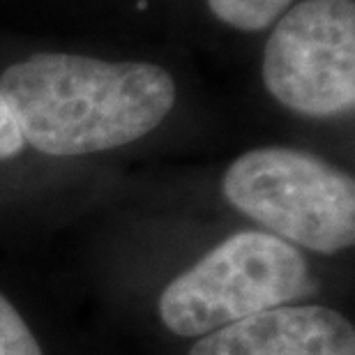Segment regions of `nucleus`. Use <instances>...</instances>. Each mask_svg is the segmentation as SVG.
Instances as JSON below:
<instances>
[{
	"mask_svg": "<svg viewBox=\"0 0 355 355\" xmlns=\"http://www.w3.org/2000/svg\"><path fill=\"white\" fill-rule=\"evenodd\" d=\"M224 196L284 243L339 254L355 240V182L349 173L295 148H257L233 162Z\"/></svg>",
	"mask_w": 355,
	"mask_h": 355,
	"instance_id": "f03ea898",
	"label": "nucleus"
},
{
	"mask_svg": "<svg viewBox=\"0 0 355 355\" xmlns=\"http://www.w3.org/2000/svg\"><path fill=\"white\" fill-rule=\"evenodd\" d=\"M0 92L26 144L53 157L132 144L175 104V81L166 69L76 53H35L7 67Z\"/></svg>",
	"mask_w": 355,
	"mask_h": 355,
	"instance_id": "f257e3e1",
	"label": "nucleus"
},
{
	"mask_svg": "<svg viewBox=\"0 0 355 355\" xmlns=\"http://www.w3.org/2000/svg\"><path fill=\"white\" fill-rule=\"evenodd\" d=\"M222 24L245 33L263 31L288 10L291 0H208Z\"/></svg>",
	"mask_w": 355,
	"mask_h": 355,
	"instance_id": "423d86ee",
	"label": "nucleus"
},
{
	"mask_svg": "<svg viewBox=\"0 0 355 355\" xmlns=\"http://www.w3.org/2000/svg\"><path fill=\"white\" fill-rule=\"evenodd\" d=\"M263 83L286 109L337 116L355 104V3L302 0L266 42Z\"/></svg>",
	"mask_w": 355,
	"mask_h": 355,
	"instance_id": "20e7f679",
	"label": "nucleus"
},
{
	"mask_svg": "<svg viewBox=\"0 0 355 355\" xmlns=\"http://www.w3.org/2000/svg\"><path fill=\"white\" fill-rule=\"evenodd\" d=\"M24 146H26V141L21 137L17 118H14L5 95L0 92V162L17 157V155L24 150Z\"/></svg>",
	"mask_w": 355,
	"mask_h": 355,
	"instance_id": "6e6552de",
	"label": "nucleus"
},
{
	"mask_svg": "<svg viewBox=\"0 0 355 355\" xmlns=\"http://www.w3.org/2000/svg\"><path fill=\"white\" fill-rule=\"evenodd\" d=\"M307 259L272 233L243 231L224 240L168 284L159 318L180 337H205L309 293Z\"/></svg>",
	"mask_w": 355,
	"mask_h": 355,
	"instance_id": "7ed1b4c3",
	"label": "nucleus"
},
{
	"mask_svg": "<svg viewBox=\"0 0 355 355\" xmlns=\"http://www.w3.org/2000/svg\"><path fill=\"white\" fill-rule=\"evenodd\" d=\"M189 355H355V330L335 309L282 304L201 337Z\"/></svg>",
	"mask_w": 355,
	"mask_h": 355,
	"instance_id": "39448f33",
	"label": "nucleus"
},
{
	"mask_svg": "<svg viewBox=\"0 0 355 355\" xmlns=\"http://www.w3.org/2000/svg\"><path fill=\"white\" fill-rule=\"evenodd\" d=\"M0 355H44L31 328L5 295H0Z\"/></svg>",
	"mask_w": 355,
	"mask_h": 355,
	"instance_id": "0eeeda50",
	"label": "nucleus"
}]
</instances>
